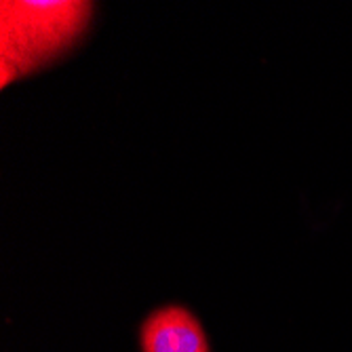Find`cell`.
Instances as JSON below:
<instances>
[{
  "label": "cell",
  "instance_id": "obj_1",
  "mask_svg": "<svg viewBox=\"0 0 352 352\" xmlns=\"http://www.w3.org/2000/svg\"><path fill=\"white\" fill-rule=\"evenodd\" d=\"M142 352H211L199 316L182 304L152 310L140 327Z\"/></svg>",
  "mask_w": 352,
  "mask_h": 352
}]
</instances>
